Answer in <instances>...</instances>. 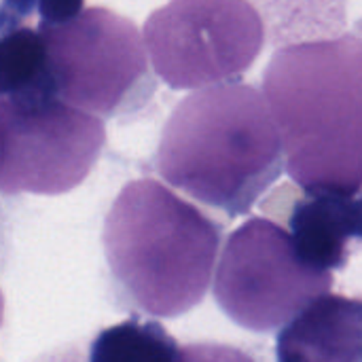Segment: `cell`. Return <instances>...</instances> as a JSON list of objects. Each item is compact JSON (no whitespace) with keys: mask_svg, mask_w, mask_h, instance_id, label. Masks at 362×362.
<instances>
[{"mask_svg":"<svg viewBox=\"0 0 362 362\" xmlns=\"http://www.w3.org/2000/svg\"><path fill=\"white\" fill-rule=\"evenodd\" d=\"M36 23L64 102L95 117H123L155 93L146 42L127 17L89 6L66 23Z\"/></svg>","mask_w":362,"mask_h":362,"instance_id":"obj_4","label":"cell"},{"mask_svg":"<svg viewBox=\"0 0 362 362\" xmlns=\"http://www.w3.org/2000/svg\"><path fill=\"white\" fill-rule=\"evenodd\" d=\"M87 362H185V348L159 322L134 316L102 329Z\"/></svg>","mask_w":362,"mask_h":362,"instance_id":"obj_11","label":"cell"},{"mask_svg":"<svg viewBox=\"0 0 362 362\" xmlns=\"http://www.w3.org/2000/svg\"><path fill=\"white\" fill-rule=\"evenodd\" d=\"M331 286L333 274L310 265L284 225L255 216L229 235L221 252L214 299L242 329L272 333L329 295Z\"/></svg>","mask_w":362,"mask_h":362,"instance_id":"obj_5","label":"cell"},{"mask_svg":"<svg viewBox=\"0 0 362 362\" xmlns=\"http://www.w3.org/2000/svg\"><path fill=\"white\" fill-rule=\"evenodd\" d=\"M155 163L168 185L231 218L246 214L286 168L265 93L235 81L174 106Z\"/></svg>","mask_w":362,"mask_h":362,"instance_id":"obj_2","label":"cell"},{"mask_svg":"<svg viewBox=\"0 0 362 362\" xmlns=\"http://www.w3.org/2000/svg\"><path fill=\"white\" fill-rule=\"evenodd\" d=\"M34 19L42 23H66L85 11V0H34Z\"/></svg>","mask_w":362,"mask_h":362,"instance_id":"obj_13","label":"cell"},{"mask_svg":"<svg viewBox=\"0 0 362 362\" xmlns=\"http://www.w3.org/2000/svg\"><path fill=\"white\" fill-rule=\"evenodd\" d=\"M263 93L295 185L361 195L362 38L346 34L278 49L263 72Z\"/></svg>","mask_w":362,"mask_h":362,"instance_id":"obj_1","label":"cell"},{"mask_svg":"<svg viewBox=\"0 0 362 362\" xmlns=\"http://www.w3.org/2000/svg\"><path fill=\"white\" fill-rule=\"evenodd\" d=\"M155 74L172 89L233 83L261 55L265 25L248 0H170L144 21Z\"/></svg>","mask_w":362,"mask_h":362,"instance_id":"obj_6","label":"cell"},{"mask_svg":"<svg viewBox=\"0 0 362 362\" xmlns=\"http://www.w3.org/2000/svg\"><path fill=\"white\" fill-rule=\"evenodd\" d=\"M265 212L284 225L299 255L322 272L344 269L350 244L362 240V195L295 193L284 187L263 204Z\"/></svg>","mask_w":362,"mask_h":362,"instance_id":"obj_8","label":"cell"},{"mask_svg":"<svg viewBox=\"0 0 362 362\" xmlns=\"http://www.w3.org/2000/svg\"><path fill=\"white\" fill-rule=\"evenodd\" d=\"M221 225L153 178L127 182L104 218L102 248L119 299L142 314L176 318L206 297Z\"/></svg>","mask_w":362,"mask_h":362,"instance_id":"obj_3","label":"cell"},{"mask_svg":"<svg viewBox=\"0 0 362 362\" xmlns=\"http://www.w3.org/2000/svg\"><path fill=\"white\" fill-rule=\"evenodd\" d=\"M185 362H255V358L246 350L225 344H189L185 346Z\"/></svg>","mask_w":362,"mask_h":362,"instance_id":"obj_12","label":"cell"},{"mask_svg":"<svg viewBox=\"0 0 362 362\" xmlns=\"http://www.w3.org/2000/svg\"><path fill=\"white\" fill-rule=\"evenodd\" d=\"M55 93L45 36L36 19H2L0 95Z\"/></svg>","mask_w":362,"mask_h":362,"instance_id":"obj_10","label":"cell"},{"mask_svg":"<svg viewBox=\"0 0 362 362\" xmlns=\"http://www.w3.org/2000/svg\"><path fill=\"white\" fill-rule=\"evenodd\" d=\"M4 195H62L78 187L106 144L104 121L55 93L0 95Z\"/></svg>","mask_w":362,"mask_h":362,"instance_id":"obj_7","label":"cell"},{"mask_svg":"<svg viewBox=\"0 0 362 362\" xmlns=\"http://www.w3.org/2000/svg\"><path fill=\"white\" fill-rule=\"evenodd\" d=\"M276 362H362V297L325 295L278 335Z\"/></svg>","mask_w":362,"mask_h":362,"instance_id":"obj_9","label":"cell"}]
</instances>
